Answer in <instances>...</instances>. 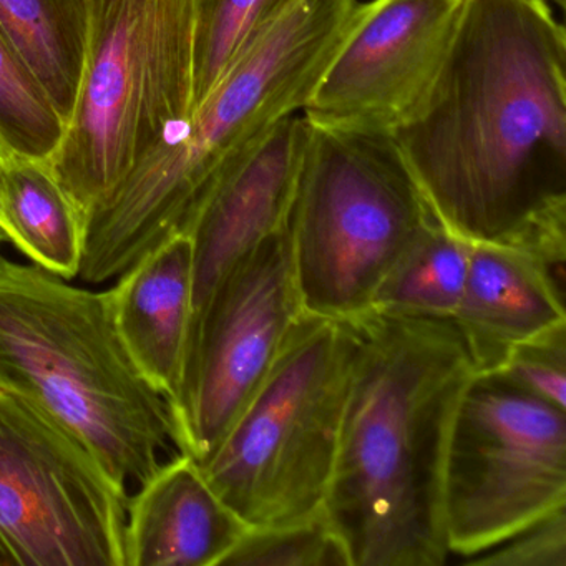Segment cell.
Returning a JSON list of instances; mask_svg holds the SVG:
<instances>
[{"instance_id":"cell-8","label":"cell","mask_w":566,"mask_h":566,"mask_svg":"<svg viewBox=\"0 0 566 566\" xmlns=\"http://www.w3.org/2000/svg\"><path fill=\"white\" fill-rule=\"evenodd\" d=\"M565 509V409L499 370L473 374L457 403L443 463L450 556L467 562Z\"/></svg>"},{"instance_id":"cell-22","label":"cell","mask_w":566,"mask_h":566,"mask_svg":"<svg viewBox=\"0 0 566 566\" xmlns=\"http://www.w3.org/2000/svg\"><path fill=\"white\" fill-rule=\"evenodd\" d=\"M499 373L526 392L566 410V324L516 346Z\"/></svg>"},{"instance_id":"cell-10","label":"cell","mask_w":566,"mask_h":566,"mask_svg":"<svg viewBox=\"0 0 566 566\" xmlns=\"http://www.w3.org/2000/svg\"><path fill=\"white\" fill-rule=\"evenodd\" d=\"M301 314L284 228L240 258L191 319L180 386L168 400L178 452L197 463L213 453Z\"/></svg>"},{"instance_id":"cell-20","label":"cell","mask_w":566,"mask_h":566,"mask_svg":"<svg viewBox=\"0 0 566 566\" xmlns=\"http://www.w3.org/2000/svg\"><path fill=\"white\" fill-rule=\"evenodd\" d=\"M64 132L61 115L0 29V151L51 160Z\"/></svg>"},{"instance_id":"cell-3","label":"cell","mask_w":566,"mask_h":566,"mask_svg":"<svg viewBox=\"0 0 566 566\" xmlns=\"http://www.w3.org/2000/svg\"><path fill=\"white\" fill-rule=\"evenodd\" d=\"M357 0H300L207 101L88 213L78 277L102 284L188 234L221 178L283 118L303 111L346 35Z\"/></svg>"},{"instance_id":"cell-1","label":"cell","mask_w":566,"mask_h":566,"mask_svg":"<svg viewBox=\"0 0 566 566\" xmlns=\"http://www.w3.org/2000/svg\"><path fill=\"white\" fill-rule=\"evenodd\" d=\"M390 135L447 230L565 273L566 34L546 0H463L429 92Z\"/></svg>"},{"instance_id":"cell-17","label":"cell","mask_w":566,"mask_h":566,"mask_svg":"<svg viewBox=\"0 0 566 566\" xmlns=\"http://www.w3.org/2000/svg\"><path fill=\"white\" fill-rule=\"evenodd\" d=\"M0 29L67 124L88 44V0H0Z\"/></svg>"},{"instance_id":"cell-24","label":"cell","mask_w":566,"mask_h":566,"mask_svg":"<svg viewBox=\"0 0 566 566\" xmlns=\"http://www.w3.org/2000/svg\"><path fill=\"white\" fill-rule=\"evenodd\" d=\"M548 4H556L559 6V8H565L566 0H546Z\"/></svg>"},{"instance_id":"cell-7","label":"cell","mask_w":566,"mask_h":566,"mask_svg":"<svg viewBox=\"0 0 566 566\" xmlns=\"http://www.w3.org/2000/svg\"><path fill=\"white\" fill-rule=\"evenodd\" d=\"M350 369L346 321L304 313L256 392L200 465L250 528L323 513Z\"/></svg>"},{"instance_id":"cell-19","label":"cell","mask_w":566,"mask_h":566,"mask_svg":"<svg viewBox=\"0 0 566 566\" xmlns=\"http://www.w3.org/2000/svg\"><path fill=\"white\" fill-rule=\"evenodd\" d=\"M300 0H195L191 114L231 65Z\"/></svg>"},{"instance_id":"cell-25","label":"cell","mask_w":566,"mask_h":566,"mask_svg":"<svg viewBox=\"0 0 566 566\" xmlns=\"http://www.w3.org/2000/svg\"><path fill=\"white\" fill-rule=\"evenodd\" d=\"M0 243H6V237L2 233H0Z\"/></svg>"},{"instance_id":"cell-13","label":"cell","mask_w":566,"mask_h":566,"mask_svg":"<svg viewBox=\"0 0 566 566\" xmlns=\"http://www.w3.org/2000/svg\"><path fill=\"white\" fill-rule=\"evenodd\" d=\"M563 273L522 248L472 243L453 323L475 373H493L520 344L566 324Z\"/></svg>"},{"instance_id":"cell-14","label":"cell","mask_w":566,"mask_h":566,"mask_svg":"<svg viewBox=\"0 0 566 566\" xmlns=\"http://www.w3.org/2000/svg\"><path fill=\"white\" fill-rule=\"evenodd\" d=\"M128 496L125 566H223L250 526L178 452Z\"/></svg>"},{"instance_id":"cell-26","label":"cell","mask_w":566,"mask_h":566,"mask_svg":"<svg viewBox=\"0 0 566 566\" xmlns=\"http://www.w3.org/2000/svg\"><path fill=\"white\" fill-rule=\"evenodd\" d=\"M0 158H2V154H0ZM0 233L4 234V231L0 230ZM6 237V234H4ZM6 241H8V238H6Z\"/></svg>"},{"instance_id":"cell-12","label":"cell","mask_w":566,"mask_h":566,"mask_svg":"<svg viewBox=\"0 0 566 566\" xmlns=\"http://www.w3.org/2000/svg\"><path fill=\"white\" fill-rule=\"evenodd\" d=\"M310 135L306 118L277 122L205 201L188 237L193 244V313L244 254L284 230Z\"/></svg>"},{"instance_id":"cell-16","label":"cell","mask_w":566,"mask_h":566,"mask_svg":"<svg viewBox=\"0 0 566 566\" xmlns=\"http://www.w3.org/2000/svg\"><path fill=\"white\" fill-rule=\"evenodd\" d=\"M0 154V230L32 263L74 280L84 253V220L74 201L49 160Z\"/></svg>"},{"instance_id":"cell-2","label":"cell","mask_w":566,"mask_h":566,"mask_svg":"<svg viewBox=\"0 0 566 566\" xmlns=\"http://www.w3.org/2000/svg\"><path fill=\"white\" fill-rule=\"evenodd\" d=\"M344 321L349 382L324 516L349 566H443L447 442L475 374L462 334L374 307Z\"/></svg>"},{"instance_id":"cell-6","label":"cell","mask_w":566,"mask_h":566,"mask_svg":"<svg viewBox=\"0 0 566 566\" xmlns=\"http://www.w3.org/2000/svg\"><path fill=\"white\" fill-rule=\"evenodd\" d=\"M433 220L392 135L310 124L286 227L304 313L344 321L370 310Z\"/></svg>"},{"instance_id":"cell-18","label":"cell","mask_w":566,"mask_h":566,"mask_svg":"<svg viewBox=\"0 0 566 566\" xmlns=\"http://www.w3.org/2000/svg\"><path fill=\"white\" fill-rule=\"evenodd\" d=\"M472 241L433 220L377 287L374 310L453 319L469 271Z\"/></svg>"},{"instance_id":"cell-4","label":"cell","mask_w":566,"mask_h":566,"mask_svg":"<svg viewBox=\"0 0 566 566\" xmlns=\"http://www.w3.org/2000/svg\"><path fill=\"white\" fill-rule=\"evenodd\" d=\"M0 389L64 427L125 486L150 479L175 446L167 399L125 349L108 291L2 251Z\"/></svg>"},{"instance_id":"cell-11","label":"cell","mask_w":566,"mask_h":566,"mask_svg":"<svg viewBox=\"0 0 566 566\" xmlns=\"http://www.w3.org/2000/svg\"><path fill=\"white\" fill-rule=\"evenodd\" d=\"M463 0L359 4L303 107L314 127L392 134L422 104L455 34Z\"/></svg>"},{"instance_id":"cell-9","label":"cell","mask_w":566,"mask_h":566,"mask_svg":"<svg viewBox=\"0 0 566 566\" xmlns=\"http://www.w3.org/2000/svg\"><path fill=\"white\" fill-rule=\"evenodd\" d=\"M127 486L0 389V566H125Z\"/></svg>"},{"instance_id":"cell-5","label":"cell","mask_w":566,"mask_h":566,"mask_svg":"<svg viewBox=\"0 0 566 566\" xmlns=\"http://www.w3.org/2000/svg\"><path fill=\"white\" fill-rule=\"evenodd\" d=\"M195 0H88L74 112L51 164L82 220L191 117Z\"/></svg>"},{"instance_id":"cell-21","label":"cell","mask_w":566,"mask_h":566,"mask_svg":"<svg viewBox=\"0 0 566 566\" xmlns=\"http://www.w3.org/2000/svg\"><path fill=\"white\" fill-rule=\"evenodd\" d=\"M223 566H349L324 513L264 528H248Z\"/></svg>"},{"instance_id":"cell-15","label":"cell","mask_w":566,"mask_h":566,"mask_svg":"<svg viewBox=\"0 0 566 566\" xmlns=\"http://www.w3.org/2000/svg\"><path fill=\"white\" fill-rule=\"evenodd\" d=\"M125 349L165 399L180 386L193 313V244L170 238L118 276L108 290Z\"/></svg>"},{"instance_id":"cell-23","label":"cell","mask_w":566,"mask_h":566,"mask_svg":"<svg viewBox=\"0 0 566 566\" xmlns=\"http://www.w3.org/2000/svg\"><path fill=\"white\" fill-rule=\"evenodd\" d=\"M465 565L566 566V509L533 523Z\"/></svg>"}]
</instances>
